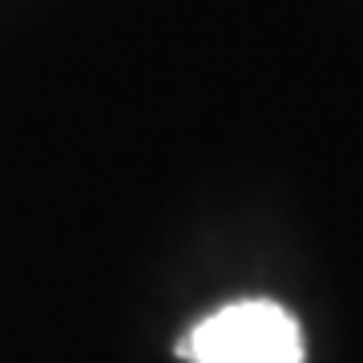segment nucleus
<instances>
[{
  "label": "nucleus",
  "instance_id": "obj_1",
  "mask_svg": "<svg viewBox=\"0 0 363 363\" xmlns=\"http://www.w3.org/2000/svg\"><path fill=\"white\" fill-rule=\"evenodd\" d=\"M190 363H303V331L279 303L242 298L206 315L182 339Z\"/></svg>",
  "mask_w": 363,
  "mask_h": 363
}]
</instances>
